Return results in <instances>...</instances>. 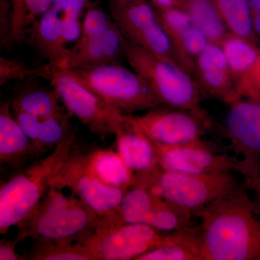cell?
<instances>
[{
	"label": "cell",
	"mask_w": 260,
	"mask_h": 260,
	"mask_svg": "<svg viewBox=\"0 0 260 260\" xmlns=\"http://www.w3.org/2000/svg\"><path fill=\"white\" fill-rule=\"evenodd\" d=\"M204 260H260V205L245 188L193 213Z\"/></svg>",
	"instance_id": "obj_1"
},
{
	"label": "cell",
	"mask_w": 260,
	"mask_h": 260,
	"mask_svg": "<svg viewBox=\"0 0 260 260\" xmlns=\"http://www.w3.org/2000/svg\"><path fill=\"white\" fill-rule=\"evenodd\" d=\"M102 218L79 198L66 196L60 189L51 186L16 225L15 242L32 238L83 243L95 232Z\"/></svg>",
	"instance_id": "obj_2"
},
{
	"label": "cell",
	"mask_w": 260,
	"mask_h": 260,
	"mask_svg": "<svg viewBox=\"0 0 260 260\" xmlns=\"http://www.w3.org/2000/svg\"><path fill=\"white\" fill-rule=\"evenodd\" d=\"M76 133L52 152L11 173L0 186V234L16 226L51 187L53 179L69 156Z\"/></svg>",
	"instance_id": "obj_3"
},
{
	"label": "cell",
	"mask_w": 260,
	"mask_h": 260,
	"mask_svg": "<svg viewBox=\"0 0 260 260\" xmlns=\"http://www.w3.org/2000/svg\"><path fill=\"white\" fill-rule=\"evenodd\" d=\"M133 185L143 186L192 213L244 188L232 172L196 175L170 172L158 164L145 172L134 174Z\"/></svg>",
	"instance_id": "obj_4"
},
{
	"label": "cell",
	"mask_w": 260,
	"mask_h": 260,
	"mask_svg": "<svg viewBox=\"0 0 260 260\" xmlns=\"http://www.w3.org/2000/svg\"><path fill=\"white\" fill-rule=\"evenodd\" d=\"M122 44L126 61L148 82L164 107L194 113L206 119V114L200 106L199 85L190 73L177 63L129 42L123 35Z\"/></svg>",
	"instance_id": "obj_5"
},
{
	"label": "cell",
	"mask_w": 260,
	"mask_h": 260,
	"mask_svg": "<svg viewBox=\"0 0 260 260\" xmlns=\"http://www.w3.org/2000/svg\"><path fill=\"white\" fill-rule=\"evenodd\" d=\"M75 80L121 114L164 107L148 82L119 64L93 69H64Z\"/></svg>",
	"instance_id": "obj_6"
},
{
	"label": "cell",
	"mask_w": 260,
	"mask_h": 260,
	"mask_svg": "<svg viewBox=\"0 0 260 260\" xmlns=\"http://www.w3.org/2000/svg\"><path fill=\"white\" fill-rule=\"evenodd\" d=\"M186 229L162 232L146 224H117L108 216L102 218L95 232L82 244L88 248L95 260H135L145 253L177 242Z\"/></svg>",
	"instance_id": "obj_7"
},
{
	"label": "cell",
	"mask_w": 260,
	"mask_h": 260,
	"mask_svg": "<svg viewBox=\"0 0 260 260\" xmlns=\"http://www.w3.org/2000/svg\"><path fill=\"white\" fill-rule=\"evenodd\" d=\"M88 0H53L52 4L29 30L30 43L49 64L63 68L71 54L67 45L81 32L80 18Z\"/></svg>",
	"instance_id": "obj_8"
},
{
	"label": "cell",
	"mask_w": 260,
	"mask_h": 260,
	"mask_svg": "<svg viewBox=\"0 0 260 260\" xmlns=\"http://www.w3.org/2000/svg\"><path fill=\"white\" fill-rule=\"evenodd\" d=\"M49 81L68 112L93 134L102 139L114 135V128L124 114L78 83L64 69L54 67Z\"/></svg>",
	"instance_id": "obj_9"
},
{
	"label": "cell",
	"mask_w": 260,
	"mask_h": 260,
	"mask_svg": "<svg viewBox=\"0 0 260 260\" xmlns=\"http://www.w3.org/2000/svg\"><path fill=\"white\" fill-rule=\"evenodd\" d=\"M111 10L113 22L126 40L180 65L158 14L148 3L144 0H119Z\"/></svg>",
	"instance_id": "obj_10"
},
{
	"label": "cell",
	"mask_w": 260,
	"mask_h": 260,
	"mask_svg": "<svg viewBox=\"0 0 260 260\" xmlns=\"http://www.w3.org/2000/svg\"><path fill=\"white\" fill-rule=\"evenodd\" d=\"M75 144L51 186L70 189L102 218L112 215L116 213L126 191L98 180L87 167L83 150Z\"/></svg>",
	"instance_id": "obj_11"
},
{
	"label": "cell",
	"mask_w": 260,
	"mask_h": 260,
	"mask_svg": "<svg viewBox=\"0 0 260 260\" xmlns=\"http://www.w3.org/2000/svg\"><path fill=\"white\" fill-rule=\"evenodd\" d=\"M153 143L158 166L165 170L196 175L239 172L246 178V185L249 183L250 174L242 160L237 157L219 153L213 145L203 138L172 146Z\"/></svg>",
	"instance_id": "obj_12"
},
{
	"label": "cell",
	"mask_w": 260,
	"mask_h": 260,
	"mask_svg": "<svg viewBox=\"0 0 260 260\" xmlns=\"http://www.w3.org/2000/svg\"><path fill=\"white\" fill-rule=\"evenodd\" d=\"M116 215L119 224H146L167 232L191 226L194 215L190 210L137 185L126 191Z\"/></svg>",
	"instance_id": "obj_13"
},
{
	"label": "cell",
	"mask_w": 260,
	"mask_h": 260,
	"mask_svg": "<svg viewBox=\"0 0 260 260\" xmlns=\"http://www.w3.org/2000/svg\"><path fill=\"white\" fill-rule=\"evenodd\" d=\"M224 130L237 158L249 170L251 187L260 177V102L240 99L230 103Z\"/></svg>",
	"instance_id": "obj_14"
},
{
	"label": "cell",
	"mask_w": 260,
	"mask_h": 260,
	"mask_svg": "<svg viewBox=\"0 0 260 260\" xmlns=\"http://www.w3.org/2000/svg\"><path fill=\"white\" fill-rule=\"evenodd\" d=\"M135 118L147 136L160 145L184 144L205 134L206 119L180 109L160 107Z\"/></svg>",
	"instance_id": "obj_15"
},
{
	"label": "cell",
	"mask_w": 260,
	"mask_h": 260,
	"mask_svg": "<svg viewBox=\"0 0 260 260\" xmlns=\"http://www.w3.org/2000/svg\"><path fill=\"white\" fill-rule=\"evenodd\" d=\"M10 102L0 106V164L10 171L18 170L47 155L49 150L29 138L10 110Z\"/></svg>",
	"instance_id": "obj_16"
},
{
	"label": "cell",
	"mask_w": 260,
	"mask_h": 260,
	"mask_svg": "<svg viewBox=\"0 0 260 260\" xmlns=\"http://www.w3.org/2000/svg\"><path fill=\"white\" fill-rule=\"evenodd\" d=\"M157 14L172 42L179 64L191 74L194 72L197 58L209 41L193 25L184 10L173 7Z\"/></svg>",
	"instance_id": "obj_17"
},
{
	"label": "cell",
	"mask_w": 260,
	"mask_h": 260,
	"mask_svg": "<svg viewBox=\"0 0 260 260\" xmlns=\"http://www.w3.org/2000/svg\"><path fill=\"white\" fill-rule=\"evenodd\" d=\"M114 135L117 153L134 174L158 165L155 145L140 127L135 116L124 114L116 124Z\"/></svg>",
	"instance_id": "obj_18"
},
{
	"label": "cell",
	"mask_w": 260,
	"mask_h": 260,
	"mask_svg": "<svg viewBox=\"0 0 260 260\" xmlns=\"http://www.w3.org/2000/svg\"><path fill=\"white\" fill-rule=\"evenodd\" d=\"M194 72L205 91L228 104L232 102L236 81L220 44L207 45L197 58Z\"/></svg>",
	"instance_id": "obj_19"
},
{
	"label": "cell",
	"mask_w": 260,
	"mask_h": 260,
	"mask_svg": "<svg viewBox=\"0 0 260 260\" xmlns=\"http://www.w3.org/2000/svg\"><path fill=\"white\" fill-rule=\"evenodd\" d=\"M124 56L122 34L113 23L107 31L71 53L61 69L88 70L111 64H119Z\"/></svg>",
	"instance_id": "obj_20"
},
{
	"label": "cell",
	"mask_w": 260,
	"mask_h": 260,
	"mask_svg": "<svg viewBox=\"0 0 260 260\" xmlns=\"http://www.w3.org/2000/svg\"><path fill=\"white\" fill-rule=\"evenodd\" d=\"M83 153L89 170L103 184L125 191L133 185L134 172L119 153L110 149L83 150Z\"/></svg>",
	"instance_id": "obj_21"
},
{
	"label": "cell",
	"mask_w": 260,
	"mask_h": 260,
	"mask_svg": "<svg viewBox=\"0 0 260 260\" xmlns=\"http://www.w3.org/2000/svg\"><path fill=\"white\" fill-rule=\"evenodd\" d=\"M193 25L206 37L210 43L220 44L229 30L212 0H188L186 8Z\"/></svg>",
	"instance_id": "obj_22"
},
{
	"label": "cell",
	"mask_w": 260,
	"mask_h": 260,
	"mask_svg": "<svg viewBox=\"0 0 260 260\" xmlns=\"http://www.w3.org/2000/svg\"><path fill=\"white\" fill-rule=\"evenodd\" d=\"M229 70L236 83L254 65L260 50L256 43L229 32L220 43Z\"/></svg>",
	"instance_id": "obj_23"
},
{
	"label": "cell",
	"mask_w": 260,
	"mask_h": 260,
	"mask_svg": "<svg viewBox=\"0 0 260 260\" xmlns=\"http://www.w3.org/2000/svg\"><path fill=\"white\" fill-rule=\"evenodd\" d=\"M59 101V94L54 88H30L17 94L11 104L13 112L30 113L42 119L64 112Z\"/></svg>",
	"instance_id": "obj_24"
},
{
	"label": "cell",
	"mask_w": 260,
	"mask_h": 260,
	"mask_svg": "<svg viewBox=\"0 0 260 260\" xmlns=\"http://www.w3.org/2000/svg\"><path fill=\"white\" fill-rule=\"evenodd\" d=\"M135 260H204L200 226L188 228L177 242L148 251Z\"/></svg>",
	"instance_id": "obj_25"
},
{
	"label": "cell",
	"mask_w": 260,
	"mask_h": 260,
	"mask_svg": "<svg viewBox=\"0 0 260 260\" xmlns=\"http://www.w3.org/2000/svg\"><path fill=\"white\" fill-rule=\"evenodd\" d=\"M23 260H95L85 244L68 241L39 239Z\"/></svg>",
	"instance_id": "obj_26"
},
{
	"label": "cell",
	"mask_w": 260,
	"mask_h": 260,
	"mask_svg": "<svg viewBox=\"0 0 260 260\" xmlns=\"http://www.w3.org/2000/svg\"><path fill=\"white\" fill-rule=\"evenodd\" d=\"M219 13L231 34L256 43L252 13L247 0H215Z\"/></svg>",
	"instance_id": "obj_27"
},
{
	"label": "cell",
	"mask_w": 260,
	"mask_h": 260,
	"mask_svg": "<svg viewBox=\"0 0 260 260\" xmlns=\"http://www.w3.org/2000/svg\"><path fill=\"white\" fill-rule=\"evenodd\" d=\"M12 32L15 44L25 42L29 30L52 4L53 0H13Z\"/></svg>",
	"instance_id": "obj_28"
},
{
	"label": "cell",
	"mask_w": 260,
	"mask_h": 260,
	"mask_svg": "<svg viewBox=\"0 0 260 260\" xmlns=\"http://www.w3.org/2000/svg\"><path fill=\"white\" fill-rule=\"evenodd\" d=\"M71 115L70 112H64L59 115L41 119L38 144L50 150L69 139L77 132L70 121Z\"/></svg>",
	"instance_id": "obj_29"
},
{
	"label": "cell",
	"mask_w": 260,
	"mask_h": 260,
	"mask_svg": "<svg viewBox=\"0 0 260 260\" xmlns=\"http://www.w3.org/2000/svg\"><path fill=\"white\" fill-rule=\"evenodd\" d=\"M53 68L54 67L49 63L39 68H30L16 58L8 59L1 56L0 85H5L12 80H25L32 78H42L49 80L52 75Z\"/></svg>",
	"instance_id": "obj_30"
},
{
	"label": "cell",
	"mask_w": 260,
	"mask_h": 260,
	"mask_svg": "<svg viewBox=\"0 0 260 260\" xmlns=\"http://www.w3.org/2000/svg\"><path fill=\"white\" fill-rule=\"evenodd\" d=\"M114 23L102 8H90L85 14L80 37L76 40L71 53L79 50L87 42L102 35Z\"/></svg>",
	"instance_id": "obj_31"
},
{
	"label": "cell",
	"mask_w": 260,
	"mask_h": 260,
	"mask_svg": "<svg viewBox=\"0 0 260 260\" xmlns=\"http://www.w3.org/2000/svg\"><path fill=\"white\" fill-rule=\"evenodd\" d=\"M240 99L260 102V53L249 71L236 83L232 102Z\"/></svg>",
	"instance_id": "obj_32"
},
{
	"label": "cell",
	"mask_w": 260,
	"mask_h": 260,
	"mask_svg": "<svg viewBox=\"0 0 260 260\" xmlns=\"http://www.w3.org/2000/svg\"><path fill=\"white\" fill-rule=\"evenodd\" d=\"M15 119L20 128L29 138L37 143L41 119L30 113L17 111L14 112Z\"/></svg>",
	"instance_id": "obj_33"
},
{
	"label": "cell",
	"mask_w": 260,
	"mask_h": 260,
	"mask_svg": "<svg viewBox=\"0 0 260 260\" xmlns=\"http://www.w3.org/2000/svg\"><path fill=\"white\" fill-rule=\"evenodd\" d=\"M17 244L15 240L2 239L0 242V260H23V255H19L15 250Z\"/></svg>",
	"instance_id": "obj_34"
},
{
	"label": "cell",
	"mask_w": 260,
	"mask_h": 260,
	"mask_svg": "<svg viewBox=\"0 0 260 260\" xmlns=\"http://www.w3.org/2000/svg\"><path fill=\"white\" fill-rule=\"evenodd\" d=\"M252 27L256 38H260V12L252 13Z\"/></svg>",
	"instance_id": "obj_35"
},
{
	"label": "cell",
	"mask_w": 260,
	"mask_h": 260,
	"mask_svg": "<svg viewBox=\"0 0 260 260\" xmlns=\"http://www.w3.org/2000/svg\"><path fill=\"white\" fill-rule=\"evenodd\" d=\"M153 1L161 9H167V8H173L175 0H153Z\"/></svg>",
	"instance_id": "obj_36"
},
{
	"label": "cell",
	"mask_w": 260,
	"mask_h": 260,
	"mask_svg": "<svg viewBox=\"0 0 260 260\" xmlns=\"http://www.w3.org/2000/svg\"><path fill=\"white\" fill-rule=\"evenodd\" d=\"M251 13L260 12V0H247Z\"/></svg>",
	"instance_id": "obj_37"
},
{
	"label": "cell",
	"mask_w": 260,
	"mask_h": 260,
	"mask_svg": "<svg viewBox=\"0 0 260 260\" xmlns=\"http://www.w3.org/2000/svg\"><path fill=\"white\" fill-rule=\"evenodd\" d=\"M251 188H252L253 189L255 190L256 197H257V200H256V201H257L260 205V177L259 179L254 182V184L251 186Z\"/></svg>",
	"instance_id": "obj_38"
}]
</instances>
